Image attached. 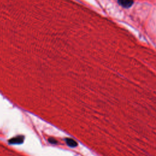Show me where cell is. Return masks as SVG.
I'll return each mask as SVG.
<instances>
[{"mask_svg": "<svg viewBox=\"0 0 156 156\" xmlns=\"http://www.w3.org/2000/svg\"><path fill=\"white\" fill-rule=\"evenodd\" d=\"M49 143H52V144H54V143H57L56 140H55L54 139H53V138H52L49 139Z\"/></svg>", "mask_w": 156, "mask_h": 156, "instance_id": "277c9868", "label": "cell"}, {"mask_svg": "<svg viewBox=\"0 0 156 156\" xmlns=\"http://www.w3.org/2000/svg\"><path fill=\"white\" fill-rule=\"evenodd\" d=\"M65 141H66V144H68V146H70V147H74L77 146V143L74 140H73V139H71V138H66V139H65Z\"/></svg>", "mask_w": 156, "mask_h": 156, "instance_id": "7a4b0ae2", "label": "cell"}, {"mask_svg": "<svg viewBox=\"0 0 156 156\" xmlns=\"http://www.w3.org/2000/svg\"><path fill=\"white\" fill-rule=\"evenodd\" d=\"M118 2L124 8H129L133 5V0H118Z\"/></svg>", "mask_w": 156, "mask_h": 156, "instance_id": "6da1fadb", "label": "cell"}, {"mask_svg": "<svg viewBox=\"0 0 156 156\" xmlns=\"http://www.w3.org/2000/svg\"><path fill=\"white\" fill-rule=\"evenodd\" d=\"M23 142V138L21 136H18L9 140V143L11 144H18Z\"/></svg>", "mask_w": 156, "mask_h": 156, "instance_id": "3957f363", "label": "cell"}]
</instances>
